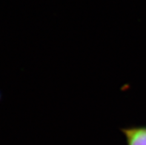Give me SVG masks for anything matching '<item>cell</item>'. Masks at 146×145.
Returning a JSON list of instances; mask_svg holds the SVG:
<instances>
[{"label":"cell","mask_w":146,"mask_h":145,"mask_svg":"<svg viewBox=\"0 0 146 145\" xmlns=\"http://www.w3.org/2000/svg\"><path fill=\"white\" fill-rule=\"evenodd\" d=\"M127 145H146V127L122 129Z\"/></svg>","instance_id":"obj_1"}]
</instances>
